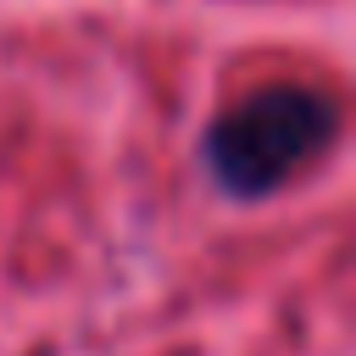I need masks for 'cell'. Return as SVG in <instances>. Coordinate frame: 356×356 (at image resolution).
<instances>
[{
    "label": "cell",
    "instance_id": "obj_1",
    "mask_svg": "<svg viewBox=\"0 0 356 356\" xmlns=\"http://www.w3.org/2000/svg\"><path fill=\"white\" fill-rule=\"evenodd\" d=\"M339 134V106L306 83H267L206 128V167L228 195H273Z\"/></svg>",
    "mask_w": 356,
    "mask_h": 356
}]
</instances>
